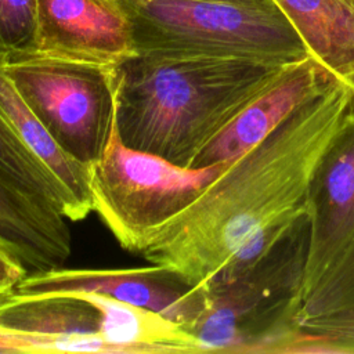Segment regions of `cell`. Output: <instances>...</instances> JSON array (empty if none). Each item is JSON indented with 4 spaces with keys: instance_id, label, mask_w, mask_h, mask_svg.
Returning a JSON list of instances; mask_svg holds the SVG:
<instances>
[{
    "instance_id": "6da1fadb",
    "label": "cell",
    "mask_w": 354,
    "mask_h": 354,
    "mask_svg": "<svg viewBox=\"0 0 354 354\" xmlns=\"http://www.w3.org/2000/svg\"><path fill=\"white\" fill-rule=\"evenodd\" d=\"M348 105L340 80L296 109L257 145L228 162L199 196L159 227L141 252L191 285L214 277L264 227L307 217V194Z\"/></svg>"
},
{
    "instance_id": "7a4b0ae2",
    "label": "cell",
    "mask_w": 354,
    "mask_h": 354,
    "mask_svg": "<svg viewBox=\"0 0 354 354\" xmlns=\"http://www.w3.org/2000/svg\"><path fill=\"white\" fill-rule=\"evenodd\" d=\"M285 65L136 54L116 65V130L130 148L191 167L196 155Z\"/></svg>"
},
{
    "instance_id": "3957f363",
    "label": "cell",
    "mask_w": 354,
    "mask_h": 354,
    "mask_svg": "<svg viewBox=\"0 0 354 354\" xmlns=\"http://www.w3.org/2000/svg\"><path fill=\"white\" fill-rule=\"evenodd\" d=\"M307 239L306 220L246 274L203 282L202 310L187 329L202 353H301Z\"/></svg>"
},
{
    "instance_id": "277c9868",
    "label": "cell",
    "mask_w": 354,
    "mask_h": 354,
    "mask_svg": "<svg viewBox=\"0 0 354 354\" xmlns=\"http://www.w3.org/2000/svg\"><path fill=\"white\" fill-rule=\"evenodd\" d=\"M131 24L137 54L245 58L288 65L310 55L275 3L118 0Z\"/></svg>"
},
{
    "instance_id": "5b68a950",
    "label": "cell",
    "mask_w": 354,
    "mask_h": 354,
    "mask_svg": "<svg viewBox=\"0 0 354 354\" xmlns=\"http://www.w3.org/2000/svg\"><path fill=\"white\" fill-rule=\"evenodd\" d=\"M225 165L178 166L124 145L115 126L106 151L90 167L93 212L120 248L141 253L153 232L187 209Z\"/></svg>"
},
{
    "instance_id": "8992f818",
    "label": "cell",
    "mask_w": 354,
    "mask_h": 354,
    "mask_svg": "<svg viewBox=\"0 0 354 354\" xmlns=\"http://www.w3.org/2000/svg\"><path fill=\"white\" fill-rule=\"evenodd\" d=\"M1 68L68 155L87 167L102 158L116 126V66L35 57Z\"/></svg>"
},
{
    "instance_id": "52a82bcc",
    "label": "cell",
    "mask_w": 354,
    "mask_h": 354,
    "mask_svg": "<svg viewBox=\"0 0 354 354\" xmlns=\"http://www.w3.org/2000/svg\"><path fill=\"white\" fill-rule=\"evenodd\" d=\"M308 239L303 300L354 250V112L346 111L307 194Z\"/></svg>"
},
{
    "instance_id": "ba28073f",
    "label": "cell",
    "mask_w": 354,
    "mask_h": 354,
    "mask_svg": "<svg viewBox=\"0 0 354 354\" xmlns=\"http://www.w3.org/2000/svg\"><path fill=\"white\" fill-rule=\"evenodd\" d=\"M22 295L91 292L153 310L185 330L202 310L203 283L191 285L176 270L153 264L136 268H53L28 272L14 288ZM188 332V330H187Z\"/></svg>"
},
{
    "instance_id": "9c48e42d",
    "label": "cell",
    "mask_w": 354,
    "mask_h": 354,
    "mask_svg": "<svg viewBox=\"0 0 354 354\" xmlns=\"http://www.w3.org/2000/svg\"><path fill=\"white\" fill-rule=\"evenodd\" d=\"M37 57L116 66L136 55L118 0H37Z\"/></svg>"
},
{
    "instance_id": "30bf717a",
    "label": "cell",
    "mask_w": 354,
    "mask_h": 354,
    "mask_svg": "<svg viewBox=\"0 0 354 354\" xmlns=\"http://www.w3.org/2000/svg\"><path fill=\"white\" fill-rule=\"evenodd\" d=\"M337 79L313 55L278 75L196 155L191 167L228 163L257 145L296 109L330 90Z\"/></svg>"
},
{
    "instance_id": "8fae6325",
    "label": "cell",
    "mask_w": 354,
    "mask_h": 354,
    "mask_svg": "<svg viewBox=\"0 0 354 354\" xmlns=\"http://www.w3.org/2000/svg\"><path fill=\"white\" fill-rule=\"evenodd\" d=\"M66 220L0 176V248L28 272L58 268L69 259L72 234Z\"/></svg>"
},
{
    "instance_id": "7c38bea8",
    "label": "cell",
    "mask_w": 354,
    "mask_h": 354,
    "mask_svg": "<svg viewBox=\"0 0 354 354\" xmlns=\"http://www.w3.org/2000/svg\"><path fill=\"white\" fill-rule=\"evenodd\" d=\"M69 293V292H68ZM100 313V336L116 354H195L196 339L167 317L131 303L91 292H72Z\"/></svg>"
},
{
    "instance_id": "4fadbf2b",
    "label": "cell",
    "mask_w": 354,
    "mask_h": 354,
    "mask_svg": "<svg viewBox=\"0 0 354 354\" xmlns=\"http://www.w3.org/2000/svg\"><path fill=\"white\" fill-rule=\"evenodd\" d=\"M0 330L37 337L100 336V313L76 293L8 290L0 297Z\"/></svg>"
},
{
    "instance_id": "5bb4252c",
    "label": "cell",
    "mask_w": 354,
    "mask_h": 354,
    "mask_svg": "<svg viewBox=\"0 0 354 354\" xmlns=\"http://www.w3.org/2000/svg\"><path fill=\"white\" fill-rule=\"evenodd\" d=\"M303 39L310 55L344 82L354 73L351 0H272Z\"/></svg>"
},
{
    "instance_id": "9a60e30c",
    "label": "cell",
    "mask_w": 354,
    "mask_h": 354,
    "mask_svg": "<svg viewBox=\"0 0 354 354\" xmlns=\"http://www.w3.org/2000/svg\"><path fill=\"white\" fill-rule=\"evenodd\" d=\"M0 112L25 147L46 166L73 199L80 220L93 212L90 167L68 155L24 102L0 66Z\"/></svg>"
},
{
    "instance_id": "2e32d148",
    "label": "cell",
    "mask_w": 354,
    "mask_h": 354,
    "mask_svg": "<svg viewBox=\"0 0 354 354\" xmlns=\"http://www.w3.org/2000/svg\"><path fill=\"white\" fill-rule=\"evenodd\" d=\"M0 176L40 207L79 221L76 205L61 183L25 147L0 112Z\"/></svg>"
},
{
    "instance_id": "e0dca14e",
    "label": "cell",
    "mask_w": 354,
    "mask_h": 354,
    "mask_svg": "<svg viewBox=\"0 0 354 354\" xmlns=\"http://www.w3.org/2000/svg\"><path fill=\"white\" fill-rule=\"evenodd\" d=\"M37 0H0V66L37 57Z\"/></svg>"
},
{
    "instance_id": "ac0fdd59",
    "label": "cell",
    "mask_w": 354,
    "mask_h": 354,
    "mask_svg": "<svg viewBox=\"0 0 354 354\" xmlns=\"http://www.w3.org/2000/svg\"><path fill=\"white\" fill-rule=\"evenodd\" d=\"M354 304V250L328 272L303 300L300 322Z\"/></svg>"
},
{
    "instance_id": "d6986e66",
    "label": "cell",
    "mask_w": 354,
    "mask_h": 354,
    "mask_svg": "<svg viewBox=\"0 0 354 354\" xmlns=\"http://www.w3.org/2000/svg\"><path fill=\"white\" fill-rule=\"evenodd\" d=\"M300 325L318 340L324 353H354V304L306 318Z\"/></svg>"
},
{
    "instance_id": "ffe728a7",
    "label": "cell",
    "mask_w": 354,
    "mask_h": 354,
    "mask_svg": "<svg viewBox=\"0 0 354 354\" xmlns=\"http://www.w3.org/2000/svg\"><path fill=\"white\" fill-rule=\"evenodd\" d=\"M28 271L6 250L0 248V285L15 288Z\"/></svg>"
},
{
    "instance_id": "44dd1931",
    "label": "cell",
    "mask_w": 354,
    "mask_h": 354,
    "mask_svg": "<svg viewBox=\"0 0 354 354\" xmlns=\"http://www.w3.org/2000/svg\"><path fill=\"white\" fill-rule=\"evenodd\" d=\"M347 88H348V105H347V111L354 112V73L351 76H348L344 82H343Z\"/></svg>"
},
{
    "instance_id": "7402d4cb",
    "label": "cell",
    "mask_w": 354,
    "mask_h": 354,
    "mask_svg": "<svg viewBox=\"0 0 354 354\" xmlns=\"http://www.w3.org/2000/svg\"><path fill=\"white\" fill-rule=\"evenodd\" d=\"M218 1H228V3H238V4H252V6H263L274 3L272 0H218Z\"/></svg>"
},
{
    "instance_id": "603a6c76",
    "label": "cell",
    "mask_w": 354,
    "mask_h": 354,
    "mask_svg": "<svg viewBox=\"0 0 354 354\" xmlns=\"http://www.w3.org/2000/svg\"><path fill=\"white\" fill-rule=\"evenodd\" d=\"M3 288H10V286H3V285H0V289H3Z\"/></svg>"
},
{
    "instance_id": "cb8c5ba5",
    "label": "cell",
    "mask_w": 354,
    "mask_h": 354,
    "mask_svg": "<svg viewBox=\"0 0 354 354\" xmlns=\"http://www.w3.org/2000/svg\"><path fill=\"white\" fill-rule=\"evenodd\" d=\"M351 1H353V3H354V0H351Z\"/></svg>"
}]
</instances>
